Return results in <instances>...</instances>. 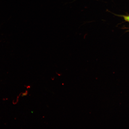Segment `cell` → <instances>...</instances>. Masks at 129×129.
Masks as SVG:
<instances>
[{
  "label": "cell",
  "mask_w": 129,
  "mask_h": 129,
  "mask_svg": "<svg viewBox=\"0 0 129 129\" xmlns=\"http://www.w3.org/2000/svg\"><path fill=\"white\" fill-rule=\"evenodd\" d=\"M123 17L125 20L129 22V16H123Z\"/></svg>",
  "instance_id": "obj_1"
}]
</instances>
